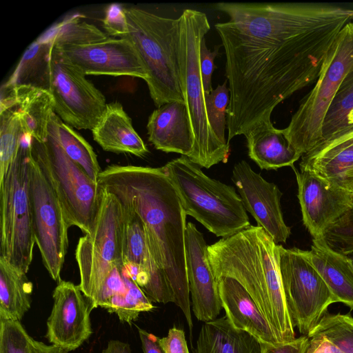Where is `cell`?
<instances>
[{"label": "cell", "mask_w": 353, "mask_h": 353, "mask_svg": "<svg viewBox=\"0 0 353 353\" xmlns=\"http://www.w3.org/2000/svg\"><path fill=\"white\" fill-rule=\"evenodd\" d=\"M216 23L225 54L228 143L271 121L274 108L317 79L353 10L314 3L220 2Z\"/></svg>", "instance_id": "obj_1"}, {"label": "cell", "mask_w": 353, "mask_h": 353, "mask_svg": "<svg viewBox=\"0 0 353 353\" xmlns=\"http://www.w3.org/2000/svg\"><path fill=\"white\" fill-rule=\"evenodd\" d=\"M98 183L120 203L132 208L142 219L154 260L165 274L174 303L192 320L186 273V214L163 167L112 165L101 171Z\"/></svg>", "instance_id": "obj_2"}, {"label": "cell", "mask_w": 353, "mask_h": 353, "mask_svg": "<svg viewBox=\"0 0 353 353\" xmlns=\"http://www.w3.org/2000/svg\"><path fill=\"white\" fill-rule=\"evenodd\" d=\"M278 245L260 226L250 225L237 234L208 245L216 280H236L250 294L272 325L281 343L294 340V326L286 304L279 264Z\"/></svg>", "instance_id": "obj_3"}, {"label": "cell", "mask_w": 353, "mask_h": 353, "mask_svg": "<svg viewBox=\"0 0 353 353\" xmlns=\"http://www.w3.org/2000/svg\"><path fill=\"white\" fill-rule=\"evenodd\" d=\"M179 19V68L181 87L193 136V148L188 157L201 167L210 168L226 163L230 145L221 143L208 119L205 94L200 70V46L210 29L205 13L185 9Z\"/></svg>", "instance_id": "obj_4"}, {"label": "cell", "mask_w": 353, "mask_h": 353, "mask_svg": "<svg viewBox=\"0 0 353 353\" xmlns=\"http://www.w3.org/2000/svg\"><path fill=\"white\" fill-rule=\"evenodd\" d=\"M201 168L184 155L163 166L186 216L222 238L248 228L250 220L235 188L209 177Z\"/></svg>", "instance_id": "obj_5"}, {"label": "cell", "mask_w": 353, "mask_h": 353, "mask_svg": "<svg viewBox=\"0 0 353 353\" xmlns=\"http://www.w3.org/2000/svg\"><path fill=\"white\" fill-rule=\"evenodd\" d=\"M129 32L148 73L145 81L155 106L184 103L179 68V19L164 17L137 7H125Z\"/></svg>", "instance_id": "obj_6"}, {"label": "cell", "mask_w": 353, "mask_h": 353, "mask_svg": "<svg viewBox=\"0 0 353 353\" xmlns=\"http://www.w3.org/2000/svg\"><path fill=\"white\" fill-rule=\"evenodd\" d=\"M30 140V135L23 134L18 154L0 183V256L26 274L35 244Z\"/></svg>", "instance_id": "obj_7"}, {"label": "cell", "mask_w": 353, "mask_h": 353, "mask_svg": "<svg viewBox=\"0 0 353 353\" xmlns=\"http://www.w3.org/2000/svg\"><path fill=\"white\" fill-rule=\"evenodd\" d=\"M31 154L51 183L61 205L68 225L85 234L94 228L103 189L65 152L48 127L44 141L31 137Z\"/></svg>", "instance_id": "obj_8"}, {"label": "cell", "mask_w": 353, "mask_h": 353, "mask_svg": "<svg viewBox=\"0 0 353 353\" xmlns=\"http://www.w3.org/2000/svg\"><path fill=\"white\" fill-rule=\"evenodd\" d=\"M353 72V21L341 30L327 52L314 87L301 101L289 125L288 139L302 155L323 139L326 114L346 77Z\"/></svg>", "instance_id": "obj_9"}, {"label": "cell", "mask_w": 353, "mask_h": 353, "mask_svg": "<svg viewBox=\"0 0 353 353\" xmlns=\"http://www.w3.org/2000/svg\"><path fill=\"white\" fill-rule=\"evenodd\" d=\"M123 234L121 203L103 190L94 230L79 239L75 251L80 274L79 287L91 310L97 307L99 296L112 270L124 264Z\"/></svg>", "instance_id": "obj_10"}, {"label": "cell", "mask_w": 353, "mask_h": 353, "mask_svg": "<svg viewBox=\"0 0 353 353\" xmlns=\"http://www.w3.org/2000/svg\"><path fill=\"white\" fill-rule=\"evenodd\" d=\"M283 293L294 327L307 335L336 303L325 282L310 261L306 250L278 245Z\"/></svg>", "instance_id": "obj_11"}, {"label": "cell", "mask_w": 353, "mask_h": 353, "mask_svg": "<svg viewBox=\"0 0 353 353\" xmlns=\"http://www.w3.org/2000/svg\"><path fill=\"white\" fill-rule=\"evenodd\" d=\"M49 92L54 99L55 114L78 130H92L107 105L103 93L61 53L55 43L50 55Z\"/></svg>", "instance_id": "obj_12"}, {"label": "cell", "mask_w": 353, "mask_h": 353, "mask_svg": "<svg viewBox=\"0 0 353 353\" xmlns=\"http://www.w3.org/2000/svg\"><path fill=\"white\" fill-rule=\"evenodd\" d=\"M32 159L30 193L35 243L48 272L58 282L68 246L69 226L51 183Z\"/></svg>", "instance_id": "obj_13"}, {"label": "cell", "mask_w": 353, "mask_h": 353, "mask_svg": "<svg viewBox=\"0 0 353 353\" xmlns=\"http://www.w3.org/2000/svg\"><path fill=\"white\" fill-rule=\"evenodd\" d=\"M55 45L85 75L148 78L145 65L134 43L125 37L108 39L81 46Z\"/></svg>", "instance_id": "obj_14"}, {"label": "cell", "mask_w": 353, "mask_h": 353, "mask_svg": "<svg viewBox=\"0 0 353 353\" xmlns=\"http://www.w3.org/2000/svg\"><path fill=\"white\" fill-rule=\"evenodd\" d=\"M292 168L303 225L313 239L323 237L326 230L353 206V192L331 184L310 169Z\"/></svg>", "instance_id": "obj_15"}, {"label": "cell", "mask_w": 353, "mask_h": 353, "mask_svg": "<svg viewBox=\"0 0 353 353\" xmlns=\"http://www.w3.org/2000/svg\"><path fill=\"white\" fill-rule=\"evenodd\" d=\"M232 180L243 205L257 223L279 244L285 243L291 230L283 219L281 206L282 192L274 183L255 172L245 161L234 165Z\"/></svg>", "instance_id": "obj_16"}, {"label": "cell", "mask_w": 353, "mask_h": 353, "mask_svg": "<svg viewBox=\"0 0 353 353\" xmlns=\"http://www.w3.org/2000/svg\"><path fill=\"white\" fill-rule=\"evenodd\" d=\"M45 337L51 345L68 352L79 348L92 334L90 304L79 285L58 281Z\"/></svg>", "instance_id": "obj_17"}, {"label": "cell", "mask_w": 353, "mask_h": 353, "mask_svg": "<svg viewBox=\"0 0 353 353\" xmlns=\"http://www.w3.org/2000/svg\"><path fill=\"white\" fill-rule=\"evenodd\" d=\"M120 203L123 221L124 263L137 268L139 272L135 282L151 301L174 303V295L167 278L151 254L142 219L132 208Z\"/></svg>", "instance_id": "obj_18"}, {"label": "cell", "mask_w": 353, "mask_h": 353, "mask_svg": "<svg viewBox=\"0 0 353 353\" xmlns=\"http://www.w3.org/2000/svg\"><path fill=\"white\" fill-rule=\"evenodd\" d=\"M203 234L188 222L185 232L186 273L192 310L199 321L216 319L222 308Z\"/></svg>", "instance_id": "obj_19"}, {"label": "cell", "mask_w": 353, "mask_h": 353, "mask_svg": "<svg viewBox=\"0 0 353 353\" xmlns=\"http://www.w3.org/2000/svg\"><path fill=\"white\" fill-rule=\"evenodd\" d=\"M300 168L310 169L331 184L352 192L353 124L302 155Z\"/></svg>", "instance_id": "obj_20"}, {"label": "cell", "mask_w": 353, "mask_h": 353, "mask_svg": "<svg viewBox=\"0 0 353 353\" xmlns=\"http://www.w3.org/2000/svg\"><path fill=\"white\" fill-rule=\"evenodd\" d=\"M216 281L222 307L235 327L250 333L263 343H282L252 296L236 280L222 276Z\"/></svg>", "instance_id": "obj_21"}, {"label": "cell", "mask_w": 353, "mask_h": 353, "mask_svg": "<svg viewBox=\"0 0 353 353\" xmlns=\"http://www.w3.org/2000/svg\"><path fill=\"white\" fill-rule=\"evenodd\" d=\"M0 111L16 107L20 114L23 133L44 141L54 112V102L48 90L26 85L1 88Z\"/></svg>", "instance_id": "obj_22"}, {"label": "cell", "mask_w": 353, "mask_h": 353, "mask_svg": "<svg viewBox=\"0 0 353 353\" xmlns=\"http://www.w3.org/2000/svg\"><path fill=\"white\" fill-rule=\"evenodd\" d=\"M148 141L159 150L188 157L193 136L185 103L172 101L154 110L147 123Z\"/></svg>", "instance_id": "obj_23"}, {"label": "cell", "mask_w": 353, "mask_h": 353, "mask_svg": "<svg viewBox=\"0 0 353 353\" xmlns=\"http://www.w3.org/2000/svg\"><path fill=\"white\" fill-rule=\"evenodd\" d=\"M91 130L94 140L105 151L139 157L149 152L119 102L107 103L101 119Z\"/></svg>", "instance_id": "obj_24"}, {"label": "cell", "mask_w": 353, "mask_h": 353, "mask_svg": "<svg viewBox=\"0 0 353 353\" xmlns=\"http://www.w3.org/2000/svg\"><path fill=\"white\" fill-rule=\"evenodd\" d=\"M307 256L332 293L336 303L353 310V267L351 258L332 250L323 237L313 239Z\"/></svg>", "instance_id": "obj_25"}, {"label": "cell", "mask_w": 353, "mask_h": 353, "mask_svg": "<svg viewBox=\"0 0 353 353\" xmlns=\"http://www.w3.org/2000/svg\"><path fill=\"white\" fill-rule=\"evenodd\" d=\"M244 135L249 157L262 170L293 167L301 157L288 139L284 129L276 128L271 121L255 125Z\"/></svg>", "instance_id": "obj_26"}, {"label": "cell", "mask_w": 353, "mask_h": 353, "mask_svg": "<svg viewBox=\"0 0 353 353\" xmlns=\"http://www.w3.org/2000/svg\"><path fill=\"white\" fill-rule=\"evenodd\" d=\"M195 353H263V343L250 333L235 327L224 316L204 323Z\"/></svg>", "instance_id": "obj_27"}, {"label": "cell", "mask_w": 353, "mask_h": 353, "mask_svg": "<svg viewBox=\"0 0 353 353\" xmlns=\"http://www.w3.org/2000/svg\"><path fill=\"white\" fill-rule=\"evenodd\" d=\"M57 32L55 23L33 41L23 53L13 73L3 85H26L49 91L50 55Z\"/></svg>", "instance_id": "obj_28"}, {"label": "cell", "mask_w": 353, "mask_h": 353, "mask_svg": "<svg viewBox=\"0 0 353 353\" xmlns=\"http://www.w3.org/2000/svg\"><path fill=\"white\" fill-rule=\"evenodd\" d=\"M32 289L26 273L0 256V319L20 321L30 308Z\"/></svg>", "instance_id": "obj_29"}, {"label": "cell", "mask_w": 353, "mask_h": 353, "mask_svg": "<svg viewBox=\"0 0 353 353\" xmlns=\"http://www.w3.org/2000/svg\"><path fill=\"white\" fill-rule=\"evenodd\" d=\"M48 127L54 134L66 154L93 181L97 182L101 172L97 155L90 144L72 127L63 122L57 114H52Z\"/></svg>", "instance_id": "obj_30"}, {"label": "cell", "mask_w": 353, "mask_h": 353, "mask_svg": "<svg viewBox=\"0 0 353 353\" xmlns=\"http://www.w3.org/2000/svg\"><path fill=\"white\" fill-rule=\"evenodd\" d=\"M352 109L353 72H351L342 83L324 119L321 142L346 132L352 126V124H349L348 115Z\"/></svg>", "instance_id": "obj_31"}, {"label": "cell", "mask_w": 353, "mask_h": 353, "mask_svg": "<svg viewBox=\"0 0 353 353\" xmlns=\"http://www.w3.org/2000/svg\"><path fill=\"white\" fill-rule=\"evenodd\" d=\"M16 107L0 111V183L16 158L23 136Z\"/></svg>", "instance_id": "obj_32"}, {"label": "cell", "mask_w": 353, "mask_h": 353, "mask_svg": "<svg viewBox=\"0 0 353 353\" xmlns=\"http://www.w3.org/2000/svg\"><path fill=\"white\" fill-rule=\"evenodd\" d=\"M83 17L79 14H72L57 23L55 43L81 46L101 41L109 37L95 26L83 21Z\"/></svg>", "instance_id": "obj_33"}, {"label": "cell", "mask_w": 353, "mask_h": 353, "mask_svg": "<svg viewBox=\"0 0 353 353\" xmlns=\"http://www.w3.org/2000/svg\"><path fill=\"white\" fill-rule=\"evenodd\" d=\"M126 274L128 286L126 293L123 296L113 299L105 310L110 313H115L121 322L131 325L137 319L141 312L152 310L154 305L137 283L128 276L127 272Z\"/></svg>", "instance_id": "obj_34"}, {"label": "cell", "mask_w": 353, "mask_h": 353, "mask_svg": "<svg viewBox=\"0 0 353 353\" xmlns=\"http://www.w3.org/2000/svg\"><path fill=\"white\" fill-rule=\"evenodd\" d=\"M312 331L325 336L344 352L353 353V317L350 314L327 312Z\"/></svg>", "instance_id": "obj_35"}, {"label": "cell", "mask_w": 353, "mask_h": 353, "mask_svg": "<svg viewBox=\"0 0 353 353\" xmlns=\"http://www.w3.org/2000/svg\"><path fill=\"white\" fill-rule=\"evenodd\" d=\"M227 80L219 85L208 94H205V109L209 123L219 140L229 145L225 139L227 128V109L230 103V91Z\"/></svg>", "instance_id": "obj_36"}, {"label": "cell", "mask_w": 353, "mask_h": 353, "mask_svg": "<svg viewBox=\"0 0 353 353\" xmlns=\"http://www.w3.org/2000/svg\"><path fill=\"white\" fill-rule=\"evenodd\" d=\"M323 238L334 251L353 253V206L326 230Z\"/></svg>", "instance_id": "obj_37"}, {"label": "cell", "mask_w": 353, "mask_h": 353, "mask_svg": "<svg viewBox=\"0 0 353 353\" xmlns=\"http://www.w3.org/2000/svg\"><path fill=\"white\" fill-rule=\"evenodd\" d=\"M30 339L20 321L0 319V353H31Z\"/></svg>", "instance_id": "obj_38"}, {"label": "cell", "mask_w": 353, "mask_h": 353, "mask_svg": "<svg viewBox=\"0 0 353 353\" xmlns=\"http://www.w3.org/2000/svg\"><path fill=\"white\" fill-rule=\"evenodd\" d=\"M102 23L108 35L120 38L129 32L125 7L121 4L114 3L108 5L105 8Z\"/></svg>", "instance_id": "obj_39"}, {"label": "cell", "mask_w": 353, "mask_h": 353, "mask_svg": "<svg viewBox=\"0 0 353 353\" xmlns=\"http://www.w3.org/2000/svg\"><path fill=\"white\" fill-rule=\"evenodd\" d=\"M221 46H216L213 51H211L205 43L204 37L200 46V70L202 77L203 85L205 94H208L213 90L212 87V77L216 66L214 59L219 55Z\"/></svg>", "instance_id": "obj_40"}, {"label": "cell", "mask_w": 353, "mask_h": 353, "mask_svg": "<svg viewBox=\"0 0 353 353\" xmlns=\"http://www.w3.org/2000/svg\"><path fill=\"white\" fill-rule=\"evenodd\" d=\"M165 353H190L184 332L177 327L170 329L166 336L160 338Z\"/></svg>", "instance_id": "obj_41"}, {"label": "cell", "mask_w": 353, "mask_h": 353, "mask_svg": "<svg viewBox=\"0 0 353 353\" xmlns=\"http://www.w3.org/2000/svg\"><path fill=\"white\" fill-rule=\"evenodd\" d=\"M307 336L308 343L305 353H345L323 334L312 331Z\"/></svg>", "instance_id": "obj_42"}, {"label": "cell", "mask_w": 353, "mask_h": 353, "mask_svg": "<svg viewBox=\"0 0 353 353\" xmlns=\"http://www.w3.org/2000/svg\"><path fill=\"white\" fill-rule=\"evenodd\" d=\"M308 338L302 335L294 340L276 345L263 343V353H305Z\"/></svg>", "instance_id": "obj_43"}, {"label": "cell", "mask_w": 353, "mask_h": 353, "mask_svg": "<svg viewBox=\"0 0 353 353\" xmlns=\"http://www.w3.org/2000/svg\"><path fill=\"white\" fill-rule=\"evenodd\" d=\"M143 353H165L158 336L144 329L137 327Z\"/></svg>", "instance_id": "obj_44"}, {"label": "cell", "mask_w": 353, "mask_h": 353, "mask_svg": "<svg viewBox=\"0 0 353 353\" xmlns=\"http://www.w3.org/2000/svg\"><path fill=\"white\" fill-rule=\"evenodd\" d=\"M31 353H68L69 352L54 345H47L31 338Z\"/></svg>", "instance_id": "obj_45"}, {"label": "cell", "mask_w": 353, "mask_h": 353, "mask_svg": "<svg viewBox=\"0 0 353 353\" xmlns=\"http://www.w3.org/2000/svg\"><path fill=\"white\" fill-rule=\"evenodd\" d=\"M101 353H131L129 343L119 340H110Z\"/></svg>", "instance_id": "obj_46"}, {"label": "cell", "mask_w": 353, "mask_h": 353, "mask_svg": "<svg viewBox=\"0 0 353 353\" xmlns=\"http://www.w3.org/2000/svg\"><path fill=\"white\" fill-rule=\"evenodd\" d=\"M348 121H349V124H350V125L353 124V109H352V111L349 113V115H348Z\"/></svg>", "instance_id": "obj_47"}, {"label": "cell", "mask_w": 353, "mask_h": 353, "mask_svg": "<svg viewBox=\"0 0 353 353\" xmlns=\"http://www.w3.org/2000/svg\"><path fill=\"white\" fill-rule=\"evenodd\" d=\"M351 262H352V267H353V258H352V259H351Z\"/></svg>", "instance_id": "obj_48"}, {"label": "cell", "mask_w": 353, "mask_h": 353, "mask_svg": "<svg viewBox=\"0 0 353 353\" xmlns=\"http://www.w3.org/2000/svg\"><path fill=\"white\" fill-rule=\"evenodd\" d=\"M352 192H353V190H352Z\"/></svg>", "instance_id": "obj_49"}]
</instances>
